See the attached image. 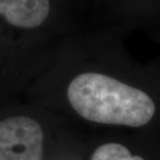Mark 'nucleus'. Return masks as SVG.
Instances as JSON below:
<instances>
[{
	"label": "nucleus",
	"instance_id": "1",
	"mask_svg": "<svg viewBox=\"0 0 160 160\" xmlns=\"http://www.w3.org/2000/svg\"><path fill=\"white\" fill-rule=\"evenodd\" d=\"M63 97L75 112L89 122L142 127L156 112L149 89L101 68H81L63 84Z\"/></svg>",
	"mask_w": 160,
	"mask_h": 160
},
{
	"label": "nucleus",
	"instance_id": "2",
	"mask_svg": "<svg viewBox=\"0 0 160 160\" xmlns=\"http://www.w3.org/2000/svg\"><path fill=\"white\" fill-rule=\"evenodd\" d=\"M70 0H0V23L30 53L50 51L81 22Z\"/></svg>",
	"mask_w": 160,
	"mask_h": 160
},
{
	"label": "nucleus",
	"instance_id": "3",
	"mask_svg": "<svg viewBox=\"0 0 160 160\" xmlns=\"http://www.w3.org/2000/svg\"><path fill=\"white\" fill-rule=\"evenodd\" d=\"M94 25L119 28L125 33L139 30L153 38L160 34V0H91Z\"/></svg>",
	"mask_w": 160,
	"mask_h": 160
},
{
	"label": "nucleus",
	"instance_id": "4",
	"mask_svg": "<svg viewBox=\"0 0 160 160\" xmlns=\"http://www.w3.org/2000/svg\"><path fill=\"white\" fill-rule=\"evenodd\" d=\"M44 133L30 117L0 120V160H43Z\"/></svg>",
	"mask_w": 160,
	"mask_h": 160
},
{
	"label": "nucleus",
	"instance_id": "5",
	"mask_svg": "<svg viewBox=\"0 0 160 160\" xmlns=\"http://www.w3.org/2000/svg\"><path fill=\"white\" fill-rule=\"evenodd\" d=\"M91 160H145L139 156H134L126 147L117 142L102 145L96 150Z\"/></svg>",
	"mask_w": 160,
	"mask_h": 160
},
{
	"label": "nucleus",
	"instance_id": "6",
	"mask_svg": "<svg viewBox=\"0 0 160 160\" xmlns=\"http://www.w3.org/2000/svg\"><path fill=\"white\" fill-rule=\"evenodd\" d=\"M25 54L29 52L23 49L0 23V60L15 59V57Z\"/></svg>",
	"mask_w": 160,
	"mask_h": 160
},
{
	"label": "nucleus",
	"instance_id": "7",
	"mask_svg": "<svg viewBox=\"0 0 160 160\" xmlns=\"http://www.w3.org/2000/svg\"><path fill=\"white\" fill-rule=\"evenodd\" d=\"M70 1L79 9V12H81V9L88 8V3L91 0H70Z\"/></svg>",
	"mask_w": 160,
	"mask_h": 160
}]
</instances>
